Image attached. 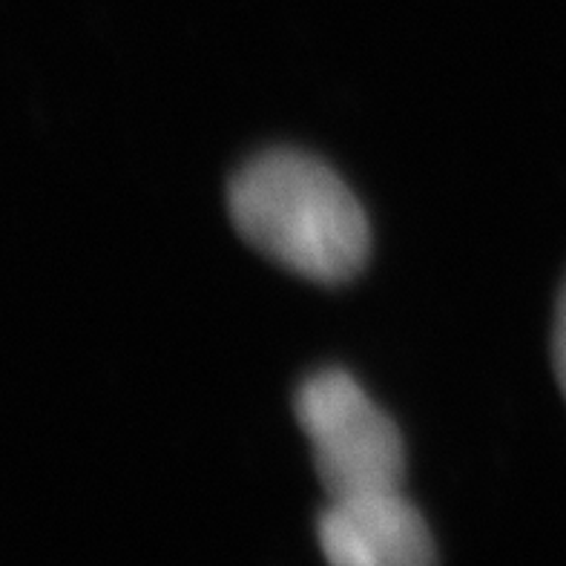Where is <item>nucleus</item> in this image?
<instances>
[{
    "label": "nucleus",
    "mask_w": 566,
    "mask_h": 566,
    "mask_svg": "<svg viewBox=\"0 0 566 566\" xmlns=\"http://www.w3.org/2000/svg\"><path fill=\"white\" fill-rule=\"evenodd\" d=\"M553 368L555 380L560 386V395L566 400V282L560 287L558 305H555V323H553Z\"/></svg>",
    "instance_id": "4"
},
{
    "label": "nucleus",
    "mask_w": 566,
    "mask_h": 566,
    "mask_svg": "<svg viewBox=\"0 0 566 566\" xmlns=\"http://www.w3.org/2000/svg\"><path fill=\"white\" fill-rule=\"evenodd\" d=\"M316 541L328 566H438L429 524L402 489L331 497Z\"/></svg>",
    "instance_id": "3"
},
{
    "label": "nucleus",
    "mask_w": 566,
    "mask_h": 566,
    "mask_svg": "<svg viewBox=\"0 0 566 566\" xmlns=\"http://www.w3.org/2000/svg\"><path fill=\"white\" fill-rule=\"evenodd\" d=\"M228 213L239 237L302 280L339 285L371 253V224L352 187L311 153L273 147L237 170Z\"/></svg>",
    "instance_id": "1"
},
{
    "label": "nucleus",
    "mask_w": 566,
    "mask_h": 566,
    "mask_svg": "<svg viewBox=\"0 0 566 566\" xmlns=\"http://www.w3.org/2000/svg\"><path fill=\"white\" fill-rule=\"evenodd\" d=\"M294 411L311 440L319 483L331 497L402 489L406 443L395 420L343 368H323L296 388Z\"/></svg>",
    "instance_id": "2"
}]
</instances>
